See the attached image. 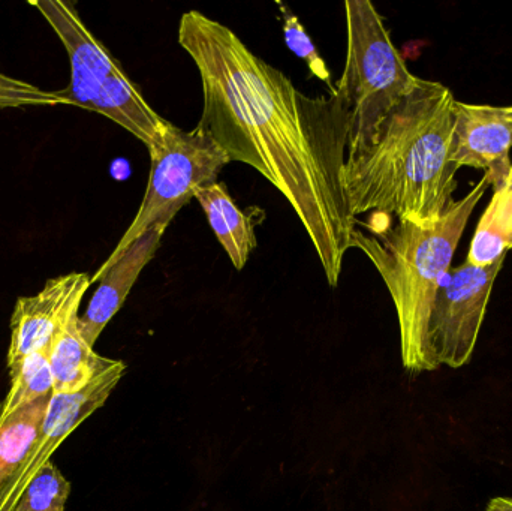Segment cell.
I'll list each match as a JSON object with an SVG mask.
<instances>
[{
	"mask_svg": "<svg viewBox=\"0 0 512 511\" xmlns=\"http://www.w3.org/2000/svg\"><path fill=\"white\" fill-rule=\"evenodd\" d=\"M277 6H279L280 14H282L283 35H285V42L289 50H291L295 56L303 59L304 62L307 63V66H309L310 72H312L316 78H319V80L327 83L330 92H334L336 87H334V84H331L330 69H328L324 59H322L321 54L316 50L315 44H313L310 36L307 35L303 24L300 23V20H298L283 3L277 2Z\"/></svg>",
	"mask_w": 512,
	"mask_h": 511,
	"instance_id": "18",
	"label": "cell"
},
{
	"mask_svg": "<svg viewBox=\"0 0 512 511\" xmlns=\"http://www.w3.org/2000/svg\"><path fill=\"white\" fill-rule=\"evenodd\" d=\"M80 309L72 311L60 324L50 345L53 393H75L116 365L117 360L99 356L78 329Z\"/></svg>",
	"mask_w": 512,
	"mask_h": 511,
	"instance_id": "12",
	"label": "cell"
},
{
	"mask_svg": "<svg viewBox=\"0 0 512 511\" xmlns=\"http://www.w3.org/2000/svg\"><path fill=\"white\" fill-rule=\"evenodd\" d=\"M69 494L71 483L48 461L33 474L14 511H65Z\"/></svg>",
	"mask_w": 512,
	"mask_h": 511,
	"instance_id": "17",
	"label": "cell"
},
{
	"mask_svg": "<svg viewBox=\"0 0 512 511\" xmlns=\"http://www.w3.org/2000/svg\"><path fill=\"white\" fill-rule=\"evenodd\" d=\"M32 5L59 36L68 54L71 80L68 87L57 90V95L66 105L113 120L152 150L161 141L168 120L150 107L140 87L87 29L74 5L62 0H35Z\"/></svg>",
	"mask_w": 512,
	"mask_h": 511,
	"instance_id": "4",
	"label": "cell"
},
{
	"mask_svg": "<svg viewBox=\"0 0 512 511\" xmlns=\"http://www.w3.org/2000/svg\"><path fill=\"white\" fill-rule=\"evenodd\" d=\"M490 183L484 174L466 197L454 200L432 225L399 221L384 228L367 225L370 233L355 228L352 248L367 255L387 285L400 329V351L406 371H432L427 354V323L442 279L451 270L454 254L475 207Z\"/></svg>",
	"mask_w": 512,
	"mask_h": 511,
	"instance_id": "3",
	"label": "cell"
},
{
	"mask_svg": "<svg viewBox=\"0 0 512 511\" xmlns=\"http://www.w3.org/2000/svg\"><path fill=\"white\" fill-rule=\"evenodd\" d=\"M50 398L39 399L0 422V497L38 444Z\"/></svg>",
	"mask_w": 512,
	"mask_h": 511,
	"instance_id": "15",
	"label": "cell"
},
{
	"mask_svg": "<svg viewBox=\"0 0 512 511\" xmlns=\"http://www.w3.org/2000/svg\"><path fill=\"white\" fill-rule=\"evenodd\" d=\"M195 198L203 207L210 227L224 246L233 266L237 270L245 269L249 255L258 245L255 225L264 219V212L258 207H252L248 212L240 210L228 194L227 186L221 182L201 188Z\"/></svg>",
	"mask_w": 512,
	"mask_h": 511,
	"instance_id": "13",
	"label": "cell"
},
{
	"mask_svg": "<svg viewBox=\"0 0 512 511\" xmlns=\"http://www.w3.org/2000/svg\"><path fill=\"white\" fill-rule=\"evenodd\" d=\"M149 153L152 168L140 210L119 245L92 276V284L138 237L152 228L167 230L197 192L218 182L222 168L230 164L227 153L209 134L198 128L183 131L171 122L167 123L161 141Z\"/></svg>",
	"mask_w": 512,
	"mask_h": 511,
	"instance_id": "6",
	"label": "cell"
},
{
	"mask_svg": "<svg viewBox=\"0 0 512 511\" xmlns=\"http://www.w3.org/2000/svg\"><path fill=\"white\" fill-rule=\"evenodd\" d=\"M346 63L336 89L349 105L346 158L375 140L382 122L418 83L396 45L384 18L370 0L345 2Z\"/></svg>",
	"mask_w": 512,
	"mask_h": 511,
	"instance_id": "5",
	"label": "cell"
},
{
	"mask_svg": "<svg viewBox=\"0 0 512 511\" xmlns=\"http://www.w3.org/2000/svg\"><path fill=\"white\" fill-rule=\"evenodd\" d=\"M512 251V162L508 176L496 186L486 212L472 237L468 261L478 267L490 266Z\"/></svg>",
	"mask_w": 512,
	"mask_h": 511,
	"instance_id": "14",
	"label": "cell"
},
{
	"mask_svg": "<svg viewBox=\"0 0 512 511\" xmlns=\"http://www.w3.org/2000/svg\"><path fill=\"white\" fill-rule=\"evenodd\" d=\"M505 257L486 267L465 261L442 279L427 323V354L432 371L459 369L471 362L486 318L493 285Z\"/></svg>",
	"mask_w": 512,
	"mask_h": 511,
	"instance_id": "7",
	"label": "cell"
},
{
	"mask_svg": "<svg viewBox=\"0 0 512 511\" xmlns=\"http://www.w3.org/2000/svg\"><path fill=\"white\" fill-rule=\"evenodd\" d=\"M179 42L203 83L197 128L230 162L251 165L291 204L330 287H337L357 219L343 188L348 101L334 90L307 96L225 24L203 12L180 18Z\"/></svg>",
	"mask_w": 512,
	"mask_h": 511,
	"instance_id": "1",
	"label": "cell"
},
{
	"mask_svg": "<svg viewBox=\"0 0 512 511\" xmlns=\"http://www.w3.org/2000/svg\"><path fill=\"white\" fill-rule=\"evenodd\" d=\"M486 511H512V498L496 497L487 504Z\"/></svg>",
	"mask_w": 512,
	"mask_h": 511,
	"instance_id": "20",
	"label": "cell"
},
{
	"mask_svg": "<svg viewBox=\"0 0 512 511\" xmlns=\"http://www.w3.org/2000/svg\"><path fill=\"white\" fill-rule=\"evenodd\" d=\"M90 285L92 278L87 273L72 272L48 279L33 296L18 297L11 317L8 371L29 354L50 348L60 324L72 311L80 309Z\"/></svg>",
	"mask_w": 512,
	"mask_h": 511,
	"instance_id": "8",
	"label": "cell"
},
{
	"mask_svg": "<svg viewBox=\"0 0 512 511\" xmlns=\"http://www.w3.org/2000/svg\"><path fill=\"white\" fill-rule=\"evenodd\" d=\"M50 348L35 351L9 369L8 395L0 405V422L27 405L53 395V375L50 368Z\"/></svg>",
	"mask_w": 512,
	"mask_h": 511,
	"instance_id": "16",
	"label": "cell"
},
{
	"mask_svg": "<svg viewBox=\"0 0 512 511\" xmlns=\"http://www.w3.org/2000/svg\"><path fill=\"white\" fill-rule=\"evenodd\" d=\"M164 233L162 228L147 231L99 276L101 284L90 299L86 312L78 320L81 336L90 347H95L107 324L128 299L138 276L158 252Z\"/></svg>",
	"mask_w": 512,
	"mask_h": 511,
	"instance_id": "10",
	"label": "cell"
},
{
	"mask_svg": "<svg viewBox=\"0 0 512 511\" xmlns=\"http://www.w3.org/2000/svg\"><path fill=\"white\" fill-rule=\"evenodd\" d=\"M126 365L117 360L113 368L96 377L75 393H53L42 420L39 441L29 456V464L38 471L51 461L60 444L96 410L104 407L114 387L125 374Z\"/></svg>",
	"mask_w": 512,
	"mask_h": 511,
	"instance_id": "11",
	"label": "cell"
},
{
	"mask_svg": "<svg viewBox=\"0 0 512 511\" xmlns=\"http://www.w3.org/2000/svg\"><path fill=\"white\" fill-rule=\"evenodd\" d=\"M66 105L57 92L41 89L35 84L0 72V110L8 108L57 107Z\"/></svg>",
	"mask_w": 512,
	"mask_h": 511,
	"instance_id": "19",
	"label": "cell"
},
{
	"mask_svg": "<svg viewBox=\"0 0 512 511\" xmlns=\"http://www.w3.org/2000/svg\"><path fill=\"white\" fill-rule=\"evenodd\" d=\"M456 104L447 86L418 78L373 143L346 158L343 188L355 219L379 213L432 225L447 212L460 170L450 159Z\"/></svg>",
	"mask_w": 512,
	"mask_h": 511,
	"instance_id": "2",
	"label": "cell"
},
{
	"mask_svg": "<svg viewBox=\"0 0 512 511\" xmlns=\"http://www.w3.org/2000/svg\"><path fill=\"white\" fill-rule=\"evenodd\" d=\"M512 107L457 101L451 162L459 168L484 170L493 188L511 168Z\"/></svg>",
	"mask_w": 512,
	"mask_h": 511,
	"instance_id": "9",
	"label": "cell"
}]
</instances>
